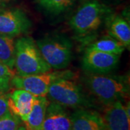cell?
Wrapping results in <instances>:
<instances>
[{
    "label": "cell",
    "instance_id": "5b68a950",
    "mask_svg": "<svg viewBox=\"0 0 130 130\" xmlns=\"http://www.w3.org/2000/svg\"><path fill=\"white\" fill-rule=\"evenodd\" d=\"M42 57L54 70H60L70 64L72 56L71 42L63 36H48L36 42Z\"/></svg>",
    "mask_w": 130,
    "mask_h": 130
},
{
    "label": "cell",
    "instance_id": "4fadbf2b",
    "mask_svg": "<svg viewBox=\"0 0 130 130\" xmlns=\"http://www.w3.org/2000/svg\"><path fill=\"white\" fill-rule=\"evenodd\" d=\"M106 27L109 36L127 48L130 46V26L129 23L120 15L110 14L106 20Z\"/></svg>",
    "mask_w": 130,
    "mask_h": 130
},
{
    "label": "cell",
    "instance_id": "6da1fadb",
    "mask_svg": "<svg viewBox=\"0 0 130 130\" xmlns=\"http://www.w3.org/2000/svg\"><path fill=\"white\" fill-rule=\"evenodd\" d=\"M111 9L98 0L84 3L70 20V26L81 41L93 39V36L106 23Z\"/></svg>",
    "mask_w": 130,
    "mask_h": 130
},
{
    "label": "cell",
    "instance_id": "7402d4cb",
    "mask_svg": "<svg viewBox=\"0 0 130 130\" xmlns=\"http://www.w3.org/2000/svg\"><path fill=\"white\" fill-rule=\"evenodd\" d=\"M18 130H26L25 129V126H20L19 128L18 129Z\"/></svg>",
    "mask_w": 130,
    "mask_h": 130
},
{
    "label": "cell",
    "instance_id": "e0dca14e",
    "mask_svg": "<svg viewBox=\"0 0 130 130\" xmlns=\"http://www.w3.org/2000/svg\"><path fill=\"white\" fill-rule=\"evenodd\" d=\"M42 7L53 14H60L73 5L74 0H38Z\"/></svg>",
    "mask_w": 130,
    "mask_h": 130
},
{
    "label": "cell",
    "instance_id": "7c38bea8",
    "mask_svg": "<svg viewBox=\"0 0 130 130\" xmlns=\"http://www.w3.org/2000/svg\"><path fill=\"white\" fill-rule=\"evenodd\" d=\"M36 96L28 91L17 89L9 94V111L23 122L28 120Z\"/></svg>",
    "mask_w": 130,
    "mask_h": 130
},
{
    "label": "cell",
    "instance_id": "603a6c76",
    "mask_svg": "<svg viewBox=\"0 0 130 130\" xmlns=\"http://www.w3.org/2000/svg\"><path fill=\"white\" fill-rule=\"evenodd\" d=\"M25 129H26V128H25ZM26 130H30V129H26ZM40 130H43V129H40Z\"/></svg>",
    "mask_w": 130,
    "mask_h": 130
},
{
    "label": "cell",
    "instance_id": "3957f363",
    "mask_svg": "<svg viewBox=\"0 0 130 130\" xmlns=\"http://www.w3.org/2000/svg\"><path fill=\"white\" fill-rule=\"evenodd\" d=\"M14 67L20 76L46 72L51 69L30 37H22L14 42Z\"/></svg>",
    "mask_w": 130,
    "mask_h": 130
},
{
    "label": "cell",
    "instance_id": "9c48e42d",
    "mask_svg": "<svg viewBox=\"0 0 130 130\" xmlns=\"http://www.w3.org/2000/svg\"><path fill=\"white\" fill-rule=\"evenodd\" d=\"M43 130H72V119L64 106L49 103L46 111Z\"/></svg>",
    "mask_w": 130,
    "mask_h": 130
},
{
    "label": "cell",
    "instance_id": "ba28073f",
    "mask_svg": "<svg viewBox=\"0 0 130 130\" xmlns=\"http://www.w3.org/2000/svg\"><path fill=\"white\" fill-rule=\"evenodd\" d=\"M120 55L86 48L82 59L83 70L91 74H108L116 68Z\"/></svg>",
    "mask_w": 130,
    "mask_h": 130
},
{
    "label": "cell",
    "instance_id": "52a82bcc",
    "mask_svg": "<svg viewBox=\"0 0 130 130\" xmlns=\"http://www.w3.org/2000/svg\"><path fill=\"white\" fill-rule=\"evenodd\" d=\"M31 25V21L23 10L0 9V34L14 38L28 32Z\"/></svg>",
    "mask_w": 130,
    "mask_h": 130
},
{
    "label": "cell",
    "instance_id": "d6986e66",
    "mask_svg": "<svg viewBox=\"0 0 130 130\" xmlns=\"http://www.w3.org/2000/svg\"><path fill=\"white\" fill-rule=\"evenodd\" d=\"M8 93L4 91H0V118L9 111L8 107Z\"/></svg>",
    "mask_w": 130,
    "mask_h": 130
},
{
    "label": "cell",
    "instance_id": "8992f818",
    "mask_svg": "<svg viewBox=\"0 0 130 130\" xmlns=\"http://www.w3.org/2000/svg\"><path fill=\"white\" fill-rule=\"evenodd\" d=\"M74 73L70 70L46 72L38 74L20 76L15 75L11 83L17 89H22L35 96H46L48 88L54 81L61 78H73Z\"/></svg>",
    "mask_w": 130,
    "mask_h": 130
},
{
    "label": "cell",
    "instance_id": "44dd1931",
    "mask_svg": "<svg viewBox=\"0 0 130 130\" xmlns=\"http://www.w3.org/2000/svg\"><path fill=\"white\" fill-rule=\"evenodd\" d=\"M11 78L9 77H0V91L7 92L9 88V83Z\"/></svg>",
    "mask_w": 130,
    "mask_h": 130
},
{
    "label": "cell",
    "instance_id": "9a60e30c",
    "mask_svg": "<svg viewBox=\"0 0 130 130\" xmlns=\"http://www.w3.org/2000/svg\"><path fill=\"white\" fill-rule=\"evenodd\" d=\"M87 48L94 49L96 51L108 53V54L120 55V56L126 48L120 42L116 41V39L109 36L103 37L96 41L90 43Z\"/></svg>",
    "mask_w": 130,
    "mask_h": 130
},
{
    "label": "cell",
    "instance_id": "8fae6325",
    "mask_svg": "<svg viewBox=\"0 0 130 130\" xmlns=\"http://www.w3.org/2000/svg\"><path fill=\"white\" fill-rule=\"evenodd\" d=\"M103 118L108 130H130V116L120 101L106 105Z\"/></svg>",
    "mask_w": 130,
    "mask_h": 130
},
{
    "label": "cell",
    "instance_id": "30bf717a",
    "mask_svg": "<svg viewBox=\"0 0 130 130\" xmlns=\"http://www.w3.org/2000/svg\"><path fill=\"white\" fill-rule=\"evenodd\" d=\"M72 130H108L103 116L88 108H78L71 114Z\"/></svg>",
    "mask_w": 130,
    "mask_h": 130
},
{
    "label": "cell",
    "instance_id": "ffe728a7",
    "mask_svg": "<svg viewBox=\"0 0 130 130\" xmlns=\"http://www.w3.org/2000/svg\"><path fill=\"white\" fill-rule=\"evenodd\" d=\"M14 76H15V73L13 70L10 69L5 64L0 62V77H9L12 79Z\"/></svg>",
    "mask_w": 130,
    "mask_h": 130
},
{
    "label": "cell",
    "instance_id": "5bb4252c",
    "mask_svg": "<svg viewBox=\"0 0 130 130\" xmlns=\"http://www.w3.org/2000/svg\"><path fill=\"white\" fill-rule=\"evenodd\" d=\"M48 103L49 101L46 96H36L28 120L24 122L26 129L30 130L42 129Z\"/></svg>",
    "mask_w": 130,
    "mask_h": 130
},
{
    "label": "cell",
    "instance_id": "ac0fdd59",
    "mask_svg": "<svg viewBox=\"0 0 130 130\" xmlns=\"http://www.w3.org/2000/svg\"><path fill=\"white\" fill-rule=\"evenodd\" d=\"M20 126V119L10 111L0 118V130H18Z\"/></svg>",
    "mask_w": 130,
    "mask_h": 130
},
{
    "label": "cell",
    "instance_id": "7a4b0ae2",
    "mask_svg": "<svg viewBox=\"0 0 130 130\" xmlns=\"http://www.w3.org/2000/svg\"><path fill=\"white\" fill-rule=\"evenodd\" d=\"M85 83L91 94L104 106L121 101L129 95V83L126 77L88 73Z\"/></svg>",
    "mask_w": 130,
    "mask_h": 130
},
{
    "label": "cell",
    "instance_id": "277c9868",
    "mask_svg": "<svg viewBox=\"0 0 130 130\" xmlns=\"http://www.w3.org/2000/svg\"><path fill=\"white\" fill-rule=\"evenodd\" d=\"M72 78H61L54 81L47 95L53 102L72 108H88L93 106L79 85Z\"/></svg>",
    "mask_w": 130,
    "mask_h": 130
},
{
    "label": "cell",
    "instance_id": "2e32d148",
    "mask_svg": "<svg viewBox=\"0 0 130 130\" xmlns=\"http://www.w3.org/2000/svg\"><path fill=\"white\" fill-rule=\"evenodd\" d=\"M14 38L0 34V62L10 69L14 67Z\"/></svg>",
    "mask_w": 130,
    "mask_h": 130
}]
</instances>
